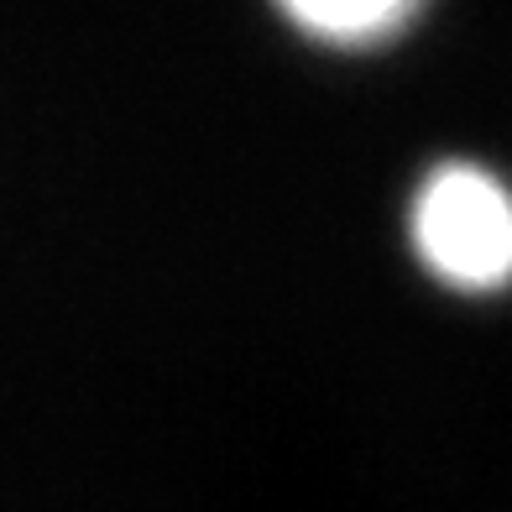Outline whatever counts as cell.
Returning a JSON list of instances; mask_svg holds the SVG:
<instances>
[{
    "instance_id": "cell-1",
    "label": "cell",
    "mask_w": 512,
    "mask_h": 512,
    "mask_svg": "<svg viewBox=\"0 0 512 512\" xmlns=\"http://www.w3.org/2000/svg\"><path fill=\"white\" fill-rule=\"evenodd\" d=\"M413 246L434 277L465 293L512 283V194L471 162H445L413 199Z\"/></svg>"
},
{
    "instance_id": "cell-2",
    "label": "cell",
    "mask_w": 512,
    "mask_h": 512,
    "mask_svg": "<svg viewBox=\"0 0 512 512\" xmlns=\"http://www.w3.org/2000/svg\"><path fill=\"white\" fill-rule=\"evenodd\" d=\"M293 27H304L319 42L340 48H366L382 42L418 11V0H277Z\"/></svg>"
}]
</instances>
